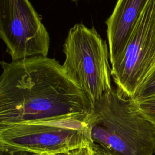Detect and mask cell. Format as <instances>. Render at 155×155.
<instances>
[{
	"mask_svg": "<svg viewBox=\"0 0 155 155\" xmlns=\"http://www.w3.org/2000/svg\"><path fill=\"white\" fill-rule=\"evenodd\" d=\"M154 154H155V152H154Z\"/></svg>",
	"mask_w": 155,
	"mask_h": 155,
	"instance_id": "14",
	"label": "cell"
},
{
	"mask_svg": "<svg viewBox=\"0 0 155 155\" xmlns=\"http://www.w3.org/2000/svg\"><path fill=\"white\" fill-rule=\"evenodd\" d=\"M0 37L12 61L48 54L49 34L29 0H0Z\"/></svg>",
	"mask_w": 155,
	"mask_h": 155,
	"instance_id": "6",
	"label": "cell"
},
{
	"mask_svg": "<svg viewBox=\"0 0 155 155\" xmlns=\"http://www.w3.org/2000/svg\"><path fill=\"white\" fill-rule=\"evenodd\" d=\"M130 100L136 108L155 125V96L138 101Z\"/></svg>",
	"mask_w": 155,
	"mask_h": 155,
	"instance_id": "9",
	"label": "cell"
},
{
	"mask_svg": "<svg viewBox=\"0 0 155 155\" xmlns=\"http://www.w3.org/2000/svg\"><path fill=\"white\" fill-rule=\"evenodd\" d=\"M148 1L149 0H117L111 15L105 22L111 65L124 51Z\"/></svg>",
	"mask_w": 155,
	"mask_h": 155,
	"instance_id": "7",
	"label": "cell"
},
{
	"mask_svg": "<svg viewBox=\"0 0 155 155\" xmlns=\"http://www.w3.org/2000/svg\"><path fill=\"white\" fill-rule=\"evenodd\" d=\"M0 126L86 124L93 104L55 59L1 62Z\"/></svg>",
	"mask_w": 155,
	"mask_h": 155,
	"instance_id": "1",
	"label": "cell"
},
{
	"mask_svg": "<svg viewBox=\"0 0 155 155\" xmlns=\"http://www.w3.org/2000/svg\"><path fill=\"white\" fill-rule=\"evenodd\" d=\"M154 67H155V62H154V65H153V68H152V70H153V68H154ZM151 71H152V70H151Z\"/></svg>",
	"mask_w": 155,
	"mask_h": 155,
	"instance_id": "12",
	"label": "cell"
},
{
	"mask_svg": "<svg viewBox=\"0 0 155 155\" xmlns=\"http://www.w3.org/2000/svg\"><path fill=\"white\" fill-rule=\"evenodd\" d=\"M91 145L87 124L0 126V150L56 154Z\"/></svg>",
	"mask_w": 155,
	"mask_h": 155,
	"instance_id": "5",
	"label": "cell"
},
{
	"mask_svg": "<svg viewBox=\"0 0 155 155\" xmlns=\"http://www.w3.org/2000/svg\"><path fill=\"white\" fill-rule=\"evenodd\" d=\"M0 155H45V154H39L27 151H6L0 150Z\"/></svg>",
	"mask_w": 155,
	"mask_h": 155,
	"instance_id": "11",
	"label": "cell"
},
{
	"mask_svg": "<svg viewBox=\"0 0 155 155\" xmlns=\"http://www.w3.org/2000/svg\"><path fill=\"white\" fill-rule=\"evenodd\" d=\"M155 96V67L137 89L135 94L130 99L138 101Z\"/></svg>",
	"mask_w": 155,
	"mask_h": 155,
	"instance_id": "8",
	"label": "cell"
},
{
	"mask_svg": "<svg viewBox=\"0 0 155 155\" xmlns=\"http://www.w3.org/2000/svg\"><path fill=\"white\" fill-rule=\"evenodd\" d=\"M45 155H94L93 149L91 145L82 147L63 153L56 154H45Z\"/></svg>",
	"mask_w": 155,
	"mask_h": 155,
	"instance_id": "10",
	"label": "cell"
},
{
	"mask_svg": "<svg viewBox=\"0 0 155 155\" xmlns=\"http://www.w3.org/2000/svg\"><path fill=\"white\" fill-rule=\"evenodd\" d=\"M73 1H78V0H72Z\"/></svg>",
	"mask_w": 155,
	"mask_h": 155,
	"instance_id": "13",
	"label": "cell"
},
{
	"mask_svg": "<svg viewBox=\"0 0 155 155\" xmlns=\"http://www.w3.org/2000/svg\"><path fill=\"white\" fill-rule=\"evenodd\" d=\"M63 52L66 73L92 104L113 88L109 49L94 27L76 24L68 31Z\"/></svg>",
	"mask_w": 155,
	"mask_h": 155,
	"instance_id": "3",
	"label": "cell"
},
{
	"mask_svg": "<svg viewBox=\"0 0 155 155\" xmlns=\"http://www.w3.org/2000/svg\"><path fill=\"white\" fill-rule=\"evenodd\" d=\"M155 62V0H149L125 48L112 64L116 90L131 98L150 74Z\"/></svg>",
	"mask_w": 155,
	"mask_h": 155,
	"instance_id": "4",
	"label": "cell"
},
{
	"mask_svg": "<svg viewBox=\"0 0 155 155\" xmlns=\"http://www.w3.org/2000/svg\"><path fill=\"white\" fill-rule=\"evenodd\" d=\"M91 146L108 155H153L155 125L116 89L93 104L86 120Z\"/></svg>",
	"mask_w": 155,
	"mask_h": 155,
	"instance_id": "2",
	"label": "cell"
}]
</instances>
